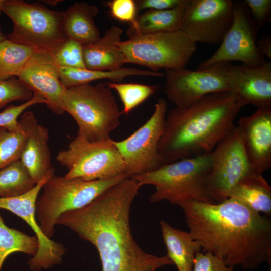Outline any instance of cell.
I'll use <instances>...</instances> for the list:
<instances>
[{"instance_id":"1","label":"cell","mask_w":271,"mask_h":271,"mask_svg":"<svg viewBox=\"0 0 271 271\" xmlns=\"http://www.w3.org/2000/svg\"><path fill=\"white\" fill-rule=\"evenodd\" d=\"M142 185L126 178L80 209L67 212L57 224L67 227L98 251L102 271H156L173 264L166 256L143 250L134 240L129 223L132 203Z\"/></svg>"},{"instance_id":"2","label":"cell","mask_w":271,"mask_h":271,"mask_svg":"<svg viewBox=\"0 0 271 271\" xmlns=\"http://www.w3.org/2000/svg\"><path fill=\"white\" fill-rule=\"evenodd\" d=\"M180 206L202 252H211L232 268L270 266V219L232 198L219 203L190 201Z\"/></svg>"},{"instance_id":"3","label":"cell","mask_w":271,"mask_h":271,"mask_svg":"<svg viewBox=\"0 0 271 271\" xmlns=\"http://www.w3.org/2000/svg\"><path fill=\"white\" fill-rule=\"evenodd\" d=\"M243 105L232 92L210 94L166 115L159 151L165 164L211 152Z\"/></svg>"},{"instance_id":"4","label":"cell","mask_w":271,"mask_h":271,"mask_svg":"<svg viewBox=\"0 0 271 271\" xmlns=\"http://www.w3.org/2000/svg\"><path fill=\"white\" fill-rule=\"evenodd\" d=\"M211 152L165 164L158 169L135 178L141 185H151L155 191L150 195L152 203L163 200L181 205L197 201L216 203L209 190Z\"/></svg>"},{"instance_id":"5","label":"cell","mask_w":271,"mask_h":271,"mask_svg":"<svg viewBox=\"0 0 271 271\" xmlns=\"http://www.w3.org/2000/svg\"><path fill=\"white\" fill-rule=\"evenodd\" d=\"M62 108L76 121L77 134L91 142L107 141L120 124L122 115L106 84L90 83L66 88Z\"/></svg>"},{"instance_id":"6","label":"cell","mask_w":271,"mask_h":271,"mask_svg":"<svg viewBox=\"0 0 271 271\" xmlns=\"http://www.w3.org/2000/svg\"><path fill=\"white\" fill-rule=\"evenodd\" d=\"M126 178L86 181L54 175L44 184L36 202V216L43 234L51 239L58 218L64 213L83 208L106 190Z\"/></svg>"},{"instance_id":"7","label":"cell","mask_w":271,"mask_h":271,"mask_svg":"<svg viewBox=\"0 0 271 271\" xmlns=\"http://www.w3.org/2000/svg\"><path fill=\"white\" fill-rule=\"evenodd\" d=\"M2 12L13 24L12 31L6 35L13 42L52 54L67 39L63 30V11L50 10L38 3L5 0Z\"/></svg>"},{"instance_id":"8","label":"cell","mask_w":271,"mask_h":271,"mask_svg":"<svg viewBox=\"0 0 271 271\" xmlns=\"http://www.w3.org/2000/svg\"><path fill=\"white\" fill-rule=\"evenodd\" d=\"M117 45L126 63L143 66L153 72L185 68L196 50V43L181 30L137 34Z\"/></svg>"},{"instance_id":"9","label":"cell","mask_w":271,"mask_h":271,"mask_svg":"<svg viewBox=\"0 0 271 271\" xmlns=\"http://www.w3.org/2000/svg\"><path fill=\"white\" fill-rule=\"evenodd\" d=\"M56 159L67 168V178L94 181L127 177L124 162L112 139L91 142L77 134Z\"/></svg>"},{"instance_id":"10","label":"cell","mask_w":271,"mask_h":271,"mask_svg":"<svg viewBox=\"0 0 271 271\" xmlns=\"http://www.w3.org/2000/svg\"><path fill=\"white\" fill-rule=\"evenodd\" d=\"M235 75L231 62L219 63L202 69H166L163 92L178 108L186 107L215 93L232 92Z\"/></svg>"},{"instance_id":"11","label":"cell","mask_w":271,"mask_h":271,"mask_svg":"<svg viewBox=\"0 0 271 271\" xmlns=\"http://www.w3.org/2000/svg\"><path fill=\"white\" fill-rule=\"evenodd\" d=\"M167 103L158 99L149 119L128 137L114 141L125 165L127 177H133L153 171L165 164L159 151L164 132Z\"/></svg>"},{"instance_id":"12","label":"cell","mask_w":271,"mask_h":271,"mask_svg":"<svg viewBox=\"0 0 271 271\" xmlns=\"http://www.w3.org/2000/svg\"><path fill=\"white\" fill-rule=\"evenodd\" d=\"M211 156L209 190L213 200L219 203L229 198L242 179L255 172L246 154L238 125H234L218 143Z\"/></svg>"},{"instance_id":"13","label":"cell","mask_w":271,"mask_h":271,"mask_svg":"<svg viewBox=\"0 0 271 271\" xmlns=\"http://www.w3.org/2000/svg\"><path fill=\"white\" fill-rule=\"evenodd\" d=\"M233 2V20L230 29L219 48L209 58L201 62L197 70L233 61L249 66L259 65L266 61L256 45L260 27L253 19L244 1Z\"/></svg>"},{"instance_id":"14","label":"cell","mask_w":271,"mask_h":271,"mask_svg":"<svg viewBox=\"0 0 271 271\" xmlns=\"http://www.w3.org/2000/svg\"><path fill=\"white\" fill-rule=\"evenodd\" d=\"M231 0H189L180 30L195 43L220 44L233 20Z\"/></svg>"},{"instance_id":"15","label":"cell","mask_w":271,"mask_h":271,"mask_svg":"<svg viewBox=\"0 0 271 271\" xmlns=\"http://www.w3.org/2000/svg\"><path fill=\"white\" fill-rule=\"evenodd\" d=\"M47 180L44 179L37 183L32 189L23 194L0 198V209L7 210L22 218L35 233L38 249L28 263L32 271L47 269L61 264L66 252V248L62 244L52 240L43 234L36 219V200Z\"/></svg>"},{"instance_id":"16","label":"cell","mask_w":271,"mask_h":271,"mask_svg":"<svg viewBox=\"0 0 271 271\" xmlns=\"http://www.w3.org/2000/svg\"><path fill=\"white\" fill-rule=\"evenodd\" d=\"M59 67L50 54L35 51L17 78L33 93L42 96L53 113L61 115L65 112L62 104L66 88L60 80Z\"/></svg>"},{"instance_id":"17","label":"cell","mask_w":271,"mask_h":271,"mask_svg":"<svg viewBox=\"0 0 271 271\" xmlns=\"http://www.w3.org/2000/svg\"><path fill=\"white\" fill-rule=\"evenodd\" d=\"M257 108L252 114L240 117L238 126L253 170L262 174L271 167V105Z\"/></svg>"},{"instance_id":"18","label":"cell","mask_w":271,"mask_h":271,"mask_svg":"<svg viewBox=\"0 0 271 271\" xmlns=\"http://www.w3.org/2000/svg\"><path fill=\"white\" fill-rule=\"evenodd\" d=\"M235 86L233 92L243 105L257 107L271 105V62L257 66L233 65Z\"/></svg>"},{"instance_id":"19","label":"cell","mask_w":271,"mask_h":271,"mask_svg":"<svg viewBox=\"0 0 271 271\" xmlns=\"http://www.w3.org/2000/svg\"><path fill=\"white\" fill-rule=\"evenodd\" d=\"M48 129L35 123L30 128L20 160L34 181L48 180L54 175L48 146Z\"/></svg>"},{"instance_id":"20","label":"cell","mask_w":271,"mask_h":271,"mask_svg":"<svg viewBox=\"0 0 271 271\" xmlns=\"http://www.w3.org/2000/svg\"><path fill=\"white\" fill-rule=\"evenodd\" d=\"M123 30L113 26L96 41L83 46L85 68L91 70H114L126 63L124 54L117 43L121 41Z\"/></svg>"},{"instance_id":"21","label":"cell","mask_w":271,"mask_h":271,"mask_svg":"<svg viewBox=\"0 0 271 271\" xmlns=\"http://www.w3.org/2000/svg\"><path fill=\"white\" fill-rule=\"evenodd\" d=\"M98 8L86 2H75L63 11V26L67 39L75 40L83 46L100 38L99 30L94 18Z\"/></svg>"},{"instance_id":"22","label":"cell","mask_w":271,"mask_h":271,"mask_svg":"<svg viewBox=\"0 0 271 271\" xmlns=\"http://www.w3.org/2000/svg\"><path fill=\"white\" fill-rule=\"evenodd\" d=\"M160 225L167 256L178 271H192L195 256L202 250L199 244L189 232L175 228L163 220Z\"/></svg>"},{"instance_id":"23","label":"cell","mask_w":271,"mask_h":271,"mask_svg":"<svg viewBox=\"0 0 271 271\" xmlns=\"http://www.w3.org/2000/svg\"><path fill=\"white\" fill-rule=\"evenodd\" d=\"M59 71L61 83L66 88L101 79H109L112 82L121 83L125 78L130 76L161 77L164 75L160 72L124 67L114 70L99 71L59 67Z\"/></svg>"},{"instance_id":"24","label":"cell","mask_w":271,"mask_h":271,"mask_svg":"<svg viewBox=\"0 0 271 271\" xmlns=\"http://www.w3.org/2000/svg\"><path fill=\"white\" fill-rule=\"evenodd\" d=\"M189 0H181L176 7L163 10H149L138 15L136 23L130 26L128 35L180 30L182 19Z\"/></svg>"},{"instance_id":"25","label":"cell","mask_w":271,"mask_h":271,"mask_svg":"<svg viewBox=\"0 0 271 271\" xmlns=\"http://www.w3.org/2000/svg\"><path fill=\"white\" fill-rule=\"evenodd\" d=\"M229 198L259 213L271 214V187L262 174L253 173L244 177L234 188Z\"/></svg>"},{"instance_id":"26","label":"cell","mask_w":271,"mask_h":271,"mask_svg":"<svg viewBox=\"0 0 271 271\" xmlns=\"http://www.w3.org/2000/svg\"><path fill=\"white\" fill-rule=\"evenodd\" d=\"M20 127L15 130L0 127V169L20 159L28 131L37 120L31 111L20 116Z\"/></svg>"},{"instance_id":"27","label":"cell","mask_w":271,"mask_h":271,"mask_svg":"<svg viewBox=\"0 0 271 271\" xmlns=\"http://www.w3.org/2000/svg\"><path fill=\"white\" fill-rule=\"evenodd\" d=\"M38 246L35 235L30 236L8 227L0 213V271L5 259L10 254L21 252L33 256Z\"/></svg>"},{"instance_id":"28","label":"cell","mask_w":271,"mask_h":271,"mask_svg":"<svg viewBox=\"0 0 271 271\" xmlns=\"http://www.w3.org/2000/svg\"><path fill=\"white\" fill-rule=\"evenodd\" d=\"M35 51L7 39L0 42V80L18 77Z\"/></svg>"},{"instance_id":"29","label":"cell","mask_w":271,"mask_h":271,"mask_svg":"<svg viewBox=\"0 0 271 271\" xmlns=\"http://www.w3.org/2000/svg\"><path fill=\"white\" fill-rule=\"evenodd\" d=\"M36 184L20 159L0 169V198L23 194Z\"/></svg>"},{"instance_id":"30","label":"cell","mask_w":271,"mask_h":271,"mask_svg":"<svg viewBox=\"0 0 271 271\" xmlns=\"http://www.w3.org/2000/svg\"><path fill=\"white\" fill-rule=\"evenodd\" d=\"M115 90L123 104L122 114L128 115L158 89V85H147L133 83L109 82L106 84Z\"/></svg>"},{"instance_id":"31","label":"cell","mask_w":271,"mask_h":271,"mask_svg":"<svg viewBox=\"0 0 271 271\" xmlns=\"http://www.w3.org/2000/svg\"><path fill=\"white\" fill-rule=\"evenodd\" d=\"M50 54L59 67L85 68L83 45L75 40L66 39Z\"/></svg>"},{"instance_id":"32","label":"cell","mask_w":271,"mask_h":271,"mask_svg":"<svg viewBox=\"0 0 271 271\" xmlns=\"http://www.w3.org/2000/svg\"><path fill=\"white\" fill-rule=\"evenodd\" d=\"M33 95L32 91L17 77L0 80V109L13 101L26 102Z\"/></svg>"},{"instance_id":"33","label":"cell","mask_w":271,"mask_h":271,"mask_svg":"<svg viewBox=\"0 0 271 271\" xmlns=\"http://www.w3.org/2000/svg\"><path fill=\"white\" fill-rule=\"evenodd\" d=\"M46 103L44 98L37 93H33L32 97L29 100L18 105H10L0 112V127L9 129H18L20 123L18 117L24 110L35 104Z\"/></svg>"},{"instance_id":"34","label":"cell","mask_w":271,"mask_h":271,"mask_svg":"<svg viewBox=\"0 0 271 271\" xmlns=\"http://www.w3.org/2000/svg\"><path fill=\"white\" fill-rule=\"evenodd\" d=\"M112 17L120 21L135 24L138 11L135 1L112 0L106 3Z\"/></svg>"},{"instance_id":"35","label":"cell","mask_w":271,"mask_h":271,"mask_svg":"<svg viewBox=\"0 0 271 271\" xmlns=\"http://www.w3.org/2000/svg\"><path fill=\"white\" fill-rule=\"evenodd\" d=\"M192 271H234L220 257L209 251L197 252Z\"/></svg>"},{"instance_id":"36","label":"cell","mask_w":271,"mask_h":271,"mask_svg":"<svg viewBox=\"0 0 271 271\" xmlns=\"http://www.w3.org/2000/svg\"><path fill=\"white\" fill-rule=\"evenodd\" d=\"M250 14L257 25L260 28L270 21V0H245Z\"/></svg>"},{"instance_id":"37","label":"cell","mask_w":271,"mask_h":271,"mask_svg":"<svg viewBox=\"0 0 271 271\" xmlns=\"http://www.w3.org/2000/svg\"><path fill=\"white\" fill-rule=\"evenodd\" d=\"M181 0H138L135 1L138 12L143 10H163L177 6Z\"/></svg>"},{"instance_id":"38","label":"cell","mask_w":271,"mask_h":271,"mask_svg":"<svg viewBox=\"0 0 271 271\" xmlns=\"http://www.w3.org/2000/svg\"><path fill=\"white\" fill-rule=\"evenodd\" d=\"M256 45L262 55L271 59V37L269 35H264L257 40Z\"/></svg>"},{"instance_id":"39","label":"cell","mask_w":271,"mask_h":271,"mask_svg":"<svg viewBox=\"0 0 271 271\" xmlns=\"http://www.w3.org/2000/svg\"><path fill=\"white\" fill-rule=\"evenodd\" d=\"M6 39H7L6 35L2 32L0 26V42Z\"/></svg>"},{"instance_id":"40","label":"cell","mask_w":271,"mask_h":271,"mask_svg":"<svg viewBox=\"0 0 271 271\" xmlns=\"http://www.w3.org/2000/svg\"><path fill=\"white\" fill-rule=\"evenodd\" d=\"M5 0H0V14L3 12L2 9Z\"/></svg>"}]
</instances>
